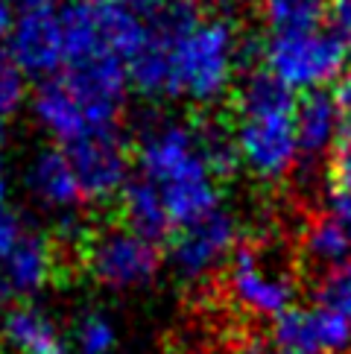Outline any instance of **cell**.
Returning <instances> with one entry per match:
<instances>
[{
    "mask_svg": "<svg viewBox=\"0 0 351 354\" xmlns=\"http://www.w3.org/2000/svg\"><path fill=\"white\" fill-rule=\"evenodd\" d=\"M243 62V32L229 15H202L187 0H170L146 21L126 71L129 85L149 100L208 109L237 88Z\"/></svg>",
    "mask_w": 351,
    "mask_h": 354,
    "instance_id": "cell-1",
    "label": "cell"
},
{
    "mask_svg": "<svg viewBox=\"0 0 351 354\" xmlns=\"http://www.w3.org/2000/svg\"><path fill=\"white\" fill-rule=\"evenodd\" d=\"M132 161L137 176L158 187L173 229L222 208L220 173L208 158L202 123L153 118L135 135Z\"/></svg>",
    "mask_w": 351,
    "mask_h": 354,
    "instance_id": "cell-2",
    "label": "cell"
},
{
    "mask_svg": "<svg viewBox=\"0 0 351 354\" xmlns=\"http://www.w3.org/2000/svg\"><path fill=\"white\" fill-rule=\"evenodd\" d=\"M298 97L269 71L252 68L234 88V149L240 167L258 182H284L296 173L302 149L296 141Z\"/></svg>",
    "mask_w": 351,
    "mask_h": 354,
    "instance_id": "cell-3",
    "label": "cell"
},
{
    "mask_svg": "<svg viewBox=\"0 0 351 354\" xmlns=\"http://www.w3.org/2000/svg\"><path fill=\"white\" fill-rule=\"evenodd\" d=\"M260 68L269 71L284 88L298 94L328 91V85L345 77L348 56L331 27L269 32L260 44Z\"/></svg>",
    "mask_w": 351,
    "mask_h": 354,
    "instance_id": "cell-4",
    "label": "cell"
},
{
    "mask_svg": "<svg viewBox=\"0 0 351 354\" xmlns=\"http://www.w3.org/2000/svg\"><path fill=\"white\" fill-rule=\"evenodd\" d=\"M59 15L65 32V68L97 59L129 62L146 35V21L115 0H68Z\"/></svg>",
    "mask_w": 351,
    "mask_h": 354,
    "instance_id": "cell-5",
    "label": "cell"
},
{
    "mask_svg": "<svg viewBox=\"0 0 351 354\" xmlns=\"http://www.w3.org/2000/svg\"><path fill=\"white\" fill-rule=\"evenodd\" d=\"M240 249V220L229 208L173 229L167 237V267L182 284L196 287L225 272Z\"/></svg>",
    "mask_w": 351,
    "mask_h": 354,
    "instance_id": "cell-6",
    "label": "cell"
},
{
    "mask_svg": "<svg viewBox=\"0 0 351 354\" xmlns=\"http://www.w3.org/2000/svg\"><path fill=\"white\" fill-rule=\"evenodd\" d=\"M85 267L99 287L115 290V293H132L155 281L161 270V249L155 240L126 225H111L88 237Z\"/></svg>",
    "mask_w": 351,
    "mask_h": 354,
    "instance_id": "cell-7",
    "label": "cell"
},
{
    "mask_svg": "<svg viewBox=\"0 0 351 354\" xmlns=\"http://www.w3.org/2000/svg\"><path fill=\"white\" fill-rule=\"evenodd\" d=\"M225 290L234 308L255 319L275 322L296 308V278L252 246L237 249V255L225 267Z\"/></svg>",
    "mask_w": 351,
    "mask_h": 354,
    "instance_id": "cell-8",
    "label": "cell"
},
{
    "mask_svg": "<svg viewBox=\"0 0 351 354\" xmlns=\"http://www.w3.org/2000/svg\"><path fill=\"white\" fill-rule=\"evenodd\" d=\"M65 153L77 173L82 202H91V205L115 202L132 182V149L117 129L85 135Z\"/></svg>",
    "mask_w": 351,
    "mask_h": 354,
    "instance_id": "cell-9",
    "label": "cell"
},
{
    "mask_svg": "<svg viewBox=\"0 0 351 354\" xmlns=\"http://www.w3.org/2000/svg\"><path fill=\"white\" fill-rule=\"evenodd\" d=\"M6 53L21 68L27 80H53L65 71V32H61V15L50 3L32 12H21L15 18Z\"/></svg>",
    "mask_w": 351,
    "mask_h": 354,
    "instance_id": "cell-10",
    "label": "cell"
},
{
    "mask_svg": "<svg viewBox=\"0 0 351 354\" xmlns=\"http://www.w3.org/2000/svg\"><path fill=\"white\" fill-rule=\"evenodd\" d=\"M275 348L293 354H348L351 322L322 305H296L272 322Z\"/></svg>",
    "mask_w": 351,
    "mask_h": 354,
    "instance_id": "cell-11",
    "label": "cell"
},
{
    "mask_svg": "<svg viewBox=\"0 0 351 354\" xmlns=\"http://www.w3.org/2000/svg\"><path fill=\"white\" fill-rule=\"evenodd\" d=\"M21 187L35 208L53 214V220L61 214L79 211V182L73 173V164L61 147H39L23 161Z\"/></svg>",
    "mask_w": 351,
    "mask_h": 354,
    "instance_id": "cell-12",
    "label": "cell"
},
{
    "mask_svg": "<svg viewBox=\"0 0 351 354\" xmlns=\"http://www.w3.org/2000/svg\"><path fill=\"white\" fill-rule=\"evenodd\" d=\"M30 115L35 126L61 149H68L70 144L82 141L85 135L97 132L85 106L79 103V97L70 91L61 77L39 82L35 94H30Z\"/></svg>",
    "mask_w": 351,
    "mask_h": 354,
    "instance_id": "cell-13",
    "label": "cell"
},
{
    "mask_svg": "<svg viewBox=\"0 0 351 354\" xmlns=\"http://www.w3.org/2000/svg\"><path fill=\"white\" fill-rule=\"evenodd\" d=\"M345 123L340 115L334 94L316 91L305 94L296 103V141L302 149V158L319 161L331 158L345 144Z\"/></svg>",
    "mask_w": 351,
    "mask_h": 354,
    "instance_id": "cell-14",
    "label": "cell"
},
{
    "mask_svg": "<svg viewBox=\"0 0 351 354\" xmlns=\"http://www.w3.org/2000/svg\"><path fill=\"white\" fill-rule=\"evenodd\" d=\"M56 267L59 258L50 234L27 229V234L18 240V246L9 252V258L0 263V272H3L12 296L32 299L50 287V281L56 278Z\"/></svg>",
    "mask_w": 351,
    "mask_h": 354,
    "instance_id": "cell-15",
    "label": "cell"
},
{
    "mask_svg": "<svg viewBox=\"0 0 351 354\" xmlns=\"http://www.w3.org/2000/svg\"><path fill=\"white\" fill-rule=\"evenodd\" d=\"M0 337L3 346L15 354H59L61 334L56 319L35 301H21L9 308V313L0 322Z\"/></svg>",
    "mask_w": 351,
    "mask_h": 354,
    "instance_id": "cell-16",
    "label": "cell"
},
{
    "mask_svg": "<svg viewBox=\"0 0 351 354\" xmlns=\"http://www.w3.org/2000/svg\"><path fill=\"white\" fill-rule=\"evenodd\" d=\"M120 214H123V225L126 229L155 240V243H161L164 237L173 234V220L167 214L164 199L158 194V187L153 182L141 179V176H132V182L123 187Z\"/></svg>",
    "mask_w": 351,
    "mask_h": 354,
    "instance_id": "cell-17",
    "label": "cell"
},
{
    "mask_svg": "<svg viewBox=\"0 0 351 354\" xmlns=\"http://www.w3.org/2000/svg\"><path fill=\"white\" fill-rule=\"evenodd\" d=\"M302 258L316 272H328L351 261V234L328 214L313 217L302 232Z\"/></svg>",
    "mask_w": 351,
    "mask_h": 354,
    "instance_id": "cell-18",
    "label": "cell"
},
{
    "mask_svg": "<svg viewBox=\"0 0 351 354\" xmlns=\"http://www.w3.org/2000/svg\"><path fill=\"white\" fill-rule=\"evenodd\" d=\"M269 32H298L325 27L331 0H260Z\"/></svg>",
    "mask_w": 351,
    "mask_h": 354,
    "instance_id": "cell-19",
    "label": "cell"
},
{
    "mask_svg": "<svg viewBox=\"0 0 351 354\" xmlns=\"http://www.w3.org/2000/svg\"><path fill=\"white\" fill-rule=\"evenodd\" d=\"M322 199H325V214L334 217L351 234V138H345V144L328 158Z\"/></svg>",
    "mask_w": 351,
    "mask_h": 354,
    "instance_id": "cell-20",
    "label": "cell"
},
{
    "mask_svg": "<svg viewBox=\"0 0 351 354\" xmlns=\"http://www.w3.org/2000/svg\"><path fill=\"white\" fill-rule=\"evenodd\" d=\"M73 354H111L117 346V325L103 310H82L70 325Z\"/></svg>",
    "mask_w": 351,
    "mask_h": 354,
    "instance_id": "cell-21",
    "label": "cell"
},
{
    "mask_svg": "<svg viewBox=\"0 0 351 354\" xmlns=\"http://www.w3.org/2000/svg\"><path fill=\"white\" fill-rule=\"evenodd\" d=\"M30 106V85L21 68L12 62L6 47H0V129L12 123L21 109Z\"/></svg>",
    "mask_w": 351,
    "mask_h": 354,
    "instance_id": "cell-22",
    "label": "cell"
},
{
    "mask_svg": "<svg viewBox=\"0 0 351 354\" xmlns=\"http://www.w3.org/2000/svg\"><path fill=\"white\" fill-rule=\"evenodd\" d=\"M313 301L351 322V261L328 272H319L316 284H313Z\"/></svg>",
    "mask_w": 351,
    "mask_h": 354,
    "instance_id": "cell-23",
    "label": "cell"
},
{
    "mask_svg": "<svg viewBox=\"0 0 351 354\" xmlns=\"http://www.w3.org/2000/svg\"><path fill=\"white\" fill-rule=\"evenodd\" d=\"M27 234L23 217L12 205H0V263L9 258V252L18 246V240Z\"/></svg>",
    "mask_w": 351,
    "mask_h": 354,
    "instance_id": "cell-24",
    "label": "cell"
},
{
    "mask_svg": "<svg viewBox=\"0 0 351 354\" xmlns=\"http://www.w3.org/2000/svg\"><path fill=\"white\" fill-rule=\"evenodd\" d=\"M328 27L334 35L343 41L348 65H351V0H331V12H328Z\"/></svg>",
    "mask_w": 351,
    "mask_h": 354,
    "instance_id": "cell-25",
    "label": "cell"
},
{
    "mask_svg": "<svg viewBox=\"0 0 351 354\" xmlns=\"http://www.w3.org/2000/svg\"><path fill=\"white\" fill-rule=\"evenodd\" d=\"M334 100H336V106H340V115H343V123H345V135L351 138V71H345V77L336 82Z\"/></svg>",
    "mask_w": 351,
    "mask_h": 354,
    "instance_id": "cell-26",
    "label": "cell"
},
{
    "mask_svg": "<svg viewBox=\"0 0 351 354\" xmlns=\"http://www.w3.org/2000/svg\"><path fill=\"white\" fill-rule=\"evenodd\" d=\"M115 3H120L123 9H129V12H135L137 18H144V21H149V18H155L161 9H164L170 0H115Z\"/></svg>",
    "mask_w": 351,
    "mask_h": 354,
    "instance_id": "cell-27",
    "label": "cell"
},
{
    "mask_svg": "<svg viewBox=\"0 0 351 354\" xmlns=\"http://www.w3.org/2000/svg\"><path fill=\"white\" fill-rule=\"evenodd\" d=\"M15 18H18V12L12 9L6 0H0V41H6V39H9L12 27H15Z\"/></svg>",
    "mask_w": 351,
    "mask_h": 354,
    "instance_id": "cell-28",
    "label": "cell"
},
{
    "mask_svg": "<svg viewBox=\"0 0 351 354\" xmlns=\"http://www.w3.org/2000/svg\"><path fill=\"white\" fill-rule=\"evenodd\" d=\"M0 205H12V182H9V164L0 153Z\"/></svg>",
    "mask_w": 351,
    "mask_h": 354,
    "instance_id": "cell-29",
    "label": "cell"
},
{
    "mask_svg": "<svg viewBox=\"0 0 351 354\" xmlns=\"http://www.w3.org/2000/svg\"><path fill=\"white\" fill-rule=\"evenodd\" d=\"M6 3L12 6L21 15V12H32V9H41V6H50V0H6Z\"/></svg>",
    "mask_w": 351,
    "mask_h": 354,
    "instance_id": "cell-30",
    "label": "cell"
},
{
    "mask_svg": "<svg viewBox=\"0 0 351 354\" xmlns=\"http://www.w3.org/2000/svg\"><path fill=\"white\" fill-rule=\"evenodd\" d=\"M9 299H12V290H9V284H6L3 272H0V322H3V316L9 313Z\"/></svg>",
    "mask_w": 351,
    "mask_h": 354,
    "instance_id": "cell-31",
    "label": "cell"
},
{
    "mask_svg": "<svg viewBox=\"0 0 351 354\" xmlns=\"http://www.w3.org/2000/svg\"><path fill=\"white\" fill-rule=\"evenodd\" d=\"M255 354H293V351H284V348H260V351H255Z\"/></svg>",
    "mask_w": 351,
    "mask_h": 354,
    "instance_id": "cell-32",
    "label": "cell"
},
{
    "mask_svg": "<svg viewBox=\"0 0 351 354\" xmlns=\"http://www.w3.org/2000/svg\"><path fill=\"white\" fill-rule=\"evenodd\" d=\"M187 3H193V6H205V3H217V0H187Z\"/></svg>",
    "mask_w": 351,
    "mask_h": 354,
    "instance_id": "cell-33",
    "label": "cell"
},
{
    "mask_svg": "<svg viewBox=\"0 0 351 354\" xmlns=\"http://www.w3.org/2000/svg\"><path fill=\"white\" fill-rule=\"evenodd\" d=\"M59 354H73V351H65V348H61V351H59Z\"/></svg>",
    "mask_w": 351,
    "mask_h": 354,
    "instance_id": "cell-34",
    "label": "cell"
}]
</instances>
